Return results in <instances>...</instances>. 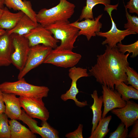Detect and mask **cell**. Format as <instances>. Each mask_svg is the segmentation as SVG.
Instances as JSON below:
<instances>
[{"label":"cell","mask_w":138,"mask_h":138,"mask_svg":"<svg viewBox=\"0 0 138 138\" xmlns=\"http://www.w3.org/2000/svg\"><path fill=\"white\" fill-rule=\"evenodd\" d=\"M104 53L97 55L96 63L89 70V74L100 84L114 90L118 82L127 84L126 72L130 64L128 60L130 53L123 54L117 47L110 48L107 44Z\"/></svg>","instance_id":"6da1fadb"},{"label":"cell","mask_w":138,"mask_h":138,"mask_svg":"<svg viewBox=\"0 0 138 138\" xmlns=\"http://www.w3.org/2000/svg\"><path fill=\"white\" fill-rule=\"evenodd\" d=\"M75 5L67 0H60L56 6L41 9L36 15L37 22L44 27L56 22L68 21L73 14Z\"/></svg>","instance_id":"7a4b0ae2"},{"label":"cell","mask_w":138,"mask_h":138,"mask_svg":"<svg viewBox=\"0 0 138 138\" xmlns=\"http://www.w3.org/2000/svg\"><path fill=\"white\" fill-rule=\"evenodd\" d=\"M0 89L3 93H12L19 97L42 98L47 97L49 91L47 87L27 83L24 77L15 82H3L0 84Z\"/></svg>","instance_id":"3957f363"},{"label":"cell","mask_w":138,"mask_h":138,"mask_svg":"<svg viewBox=\"0 0 138 138\" xmlns=\"http://www.w3.org/2000/svg\"><path fill=\"white\" fill-rule=\"evenodd\" d=\"M68 21L57 22L45 28L50 31L56 39L60 40V45L55 49L58 50L72 51L78 36L79 29L71 26Z\"/></svg>","instance_id":"277c9868"},{"label":"cell","mask_w":138,"mask_h":138,"mask_svg":"<svg viewBox=\"0 0 138 138\" xmlns=\"http://www.w3.org/2000/svg\"><path fill=\"white\" fill-rule=\"evenodd\" d=\"M52 49L41 44L31 47L25 66L20 71L18 79L23 78L31 70L43 63Z\"/></svg>","instance_id":"5b68a950"},{"label":"cell","mask_w":138,"mask_h":138,"mask_svg":"<svg viewBox=\"0 0 138 138\" xmlns=\"http://www.w3.org/2000/svg\"><path fill=\"white\" fill-rule=\"evenodd\" d=\"M82 58L78 53L68 50L52 49L43 63L52 64L55 66L68 68L74 66Z\"/></svg>","instance_id":"8992f818"},{"label":"cell","mask_w":138,"mask_h":138,"mask_svg":"<svg viewBox=\"0 0 138 138\" xmlns=\"http://www.w3.org/2000/svg\"><path fill=\"white\" fill-rule=\"evenodd\" d=\"M11 34L14 49L11 56L12 63L20 71L25 66L30 47L28 39L24 35Z\"/></svg>","instance_id":"52a82bcc"},{"label":"cell","mask_w":138,"mask_h":138,"mask_svg":"<svg viewBox=\"0 0 138 138\" xmlns=\"http://www.w3.org/2000/svg\"><path fill=\"white\" fill-rule=\"evenodd\" d=\"M21 106L26 113L33 118L47 121L49 112L45 107L42 98L19 97Z\"/></svg>","instance_id":"ba28073f"},{"label":"cell","mask_w":138,"mask_h":138,"mask_svg":"<svg viewBox=\"0 0 138 138\" xmlns=\"http://www.w3.org/2000/svg\"><path fill=\"white\" fill-rule=\"evenodd\" d=\"M68 76L72 80L71 86L70 89L65 93L61 95V99L64 101L72 99L74 101L77 106L80 107L87 105V101L81 102L79 101L76 98V95L79 92L77 87V80L81 77L90 76L87 72V69L74 66L69 70Z\"/></svg>","instance_id":"9c48e42d"},{"label":"cell","mask_w":138,"mask_h":138,"mask_svg":"<svg viewBox=\"0 0 138 138\" xmlns=\"http://www.w3.org/2000/svg\"><path fill=\"white\" fill-rule=\"evenodd\" d=\"M24 36L28 39L30 47L41 44L55 49L58 46L57 43L60 42L53 37L50 31L39 24L29 33Z\"/></svg>","instance_id":"30bf717a"},{"label":"cell","mask_w":138,"mask_h":138,"mask_svg":"<svg viewBox=\"0 0 138 138\" xmlns=\"http://www.w3.org/2000/svg\"><path fill=\"white\" fill-rule=\"evenodd\" d=\"M19 120L26 124L32 132L39 135L42 138H59L58 131L51 126L47 121H42L41 126H39L37 124L38 122L28 116L24 110H22Z\"/></svg>","instance_id":"8fae6325"},{"label":"cell","mask_w":138,"mask_h":138,"mask_svg":"<svg viewBox=\"0 0 138 138\" xmlns=\"http://www.w3.org/2000/svg\"><path fill=\"white\" fill-rule=\"evenodd\" d=\"M102 86L104 107L102 118H104L112 110L124 107L126 102L123 100L121 95L116 89L113 90L104 85H102Z\"/></svg>","instance_id":"7c38bea8"},{"label":"cell","mask_w":138,"mask_h":138,"mask_svg":"<svg viewBox=\"0 0 138 138\" xmlns=\"http://www.w3.org/2000/svg\"><path fill=\"white\" fill-rule=\"evenodd\" d=\"M111 111L121 120L126 128L132 125L138 119V104L132 100L126 101L124 107L114 108Z\"/></svg>","instance_id":"4fadbf2b"},{"label":"cell","mask_w":138,"mask_h":138,"mask_svg":"<svg viewBox=\"0 0 138 138\" xmlns=\"http://www.w3.org/2000/svg\"><path fill=\"white\" fill-rule=\"evenodd\" d=\"M112 26L111 29L106 32H97L96 35L106 38L102 43V45L107 44L110 48H115L117 43H121L122 40L127 36L132 34H136L128 29L121 30L118 29L112 18H110Z\"/></svg>","instance_id":"5bb4252c"},{"label":"cell","mask_w":138,"mask_h":138,"mask_svg":"<svg viewBox=\"0 0 138 138\" xmlns=\"http://www.w3.org/2000/svg\"><path fill=\"white\" fill-rule=\"evenodd\" d=\"M103 14L99 15L93 19H85L81 22H78V20L74 22L70 23L72 26L76 27L79 29L78 36L83 35L86 37L88 41L92 37L96 36L97 32L100 31L102 27V24L99 21V20Z\"/></svg>","instance_id":"9a60e30c"},{"label":"cell","mask_w":138,"mask_h":138,"mask_svg":"<svg viewBox=\"0 0 138 138\" xmlns=\"http://www.w3.org/2000/svg\"><path fill=\"white\" fill-rule=\"evenodd\" d=\"M14 50L12 35L5 30L0 36V67L12 64L11 56Z\"/></svg>","instance_id":"2e32d148"},{"label":"cell","mask_w":138,"mask_h":138,"mask_svg":"<svg viewBox=\"0 0 138 138\" xmlns=\"http://www.w3.org/2000/svg\"><path fill=\"white\" fill-rule=\"evenodd\" d=\"M3 95L5 106V113L11 119L19 120L22 112L19 98L12 93H3Z\"/></svg>","instance_id":"e0dca14e"},{"label":"cell","mask_w":138,"mask_h":138,"mask_svg":"<svg viewBox=\"0 0 138 138\" xmlns=\"http://www.w3.org/2000/svg\"><path fill=\"white\" fill-rule=\"evenodd\" d=\"M4 4L9 9L23 12L34 22H37V14L33 9L30 1L26 0H4Z\"/></svg>","instance_id":"ac0fdd59"},{"label":"cell","mask_w":138,"mask_h":138,"mask_svg":"<svg viewBox=\"0 0 138 138\" xmlns=\"http://www.w3.org/2000/svg\"><path fill=\"white\" fill-rule=\"evenodd\" d=\"M24 14L21 11L13 13L9 11L7 7H4L0 18V27L4 29H12L16 25Z\"/></svg>","instance_id":"d6986e66"},{"label":"cell","mask_w":138,"mask_h":138,"mask_svg":"<svg viewBox=\"0 0 138 138\" xmlns=\"http://www.w3.org/2000/svg\"><path fill=\"white\" fill-rule=\"evenodd\" d=\"M38 22L32 20L29 17L24 14L16 25L12 29L6 30L8 34H16L20 35H25L37 26Z\"/></svg>","instance_id":"ffe728a7"},{"label":"cell","mask_w":138,"mask_h":138,"mask_svg":"<svg viewBox=\"0 0 138 138\" xmlns=\"http://www.w3.org/2000/svg\"><path fill=\"white\" fill-rule=\"evenodd\" d=\"M11 130L10 138H36V135L30 129L21 124L16 120H9Z\"/></svg>","instance_id":"44dd1931"},{"label":"cell","mask_w":138,"mask_h":138,"mask_svg":"<svg viewBox=\"0 0 138 138\" xmlns=\"http://www.w3.org/2000/svg\"><path fill=\"white\" fill-rule=\"evenodd\" d=\"M91 95L94 100L93 104L90 107L93 113L91 134L97 127L99 121L102 118V111L101 109L103 100L102 96L99 97L96 90H94Z\"/></svg>","instance_id":"7402d4cb"},{"label":"cell","mask_w":138,"mask_h":138,"mask_svg":"<svg viewBox=\"0 0 138 138\" xmlns=\"http://www.w3.org/2000/svg\"><path fill=\"white\" fill-rule=\"evenodd\" d=\"M115 88L126 102L131 99H138V90L131 85L128 86L123 82H119L116 84Z\"/></svg>","instance_id":"603a6c76"},{"label":"cell","mask_w":138,"mask_h":138,"mask_svg":"<svg viewBox=\"0 0 138 138\" xmlns=\"http://www.w3.org/2000/svg\"><path fill=\"white\" fill-rule=\"evenodd\" d=\"M110 0H86V5L83 7L78 20L94 19L93 9L95 6L101 4L105 6L110 4Z\"/></svg>","instance_id":"cb8c5ba5"},{"label":"cell","mask_w":138,"mask_h":138,"mask_svg":"<svg viewBox=\"0 0 138 138\" xmlns=\"http://www.w3.org/2000/svg\"><path fill=\"white\" fill-rule=\"evenodd\" d=\"M112 117L109 115L102 118L98 125L93 133L88 138H103L109 132L108 127L112 119Z\"/></svg>","instance_id":"d4e9b609"},{"label":"cell","mask_w":138,"mask_h":138,"mask_svg":"<svg viewBox=\"0 0 138 138\" xmlns=\"http://www.w3.org/2000/svg\"><path fill=\"white\" fill-rule=\"evenodd\" d=\"M8 118L5 113L0 114V138H10Z\"/></svg>","instance_id":"484cf974"},{"label":"cell","mask_w":138,"mask_h":138,"mask_svg":"<svg viewBox=\"0 0 138 138\" xmlns=\"http://www.w3.org/2000/svg\"><path fill=\"white\" fill-rule=\"evenodd\" d=\"M116 47L120 52L125 54L128 52L129 53H132L131 57L134 58L138 55V41L129 45H124L121 43L117 44Z\"/></svg>","instance_id":"4316f807"},{"label":"cell","mask_w":138,"mask_h":138,"mask_svg":"<svg viewBox=\"0 0 138 138\" xmlns=\"http://www.w3.org/2000/svg\"><path fill=\"white\" fill-rule=\"evenodd\" d=\"M126 16L127 20V23L124 24V28L130 31L138 33V17L135 15L132 16L125 8Z\"/></svg>","instance_id":"83f0119b"},{"label":"cell","mask_w":138,"mask_h":138,"mask_svg":"<svg viewBox=\"0 0 138 138\" xmlns=\"http://www.w3.org/2000/svg\"><path fill=\"white\" fill-rule=\"evenodd\" d=\"M127 85H130L138 90V73L133 68L128 66L126 69Z\"/></svg>","instance_id":"f1b7e54d"},{"label":"cell","mask_w":138,"mask_h":138,"mask_svg":"<svg viewBox=\"0 0 138 138\" xmlns=\"http://www.w3.org/2000/svg\"><path fill=\"white\" fill-rule=\"evenodd\" d=\"M128 130L124 124L121 122L116 129L110 133L109 138H126L128 137Z\"/></svg>","instance_id":"f546056e"},{"label":"cell","mask_w":138,"mask_h":138,"mask_svg":"<svg viewBox=\"0 0 138 138\" xmlns=\"http://www.w3.org/2000/svg\"><path fill=\"white\" fill-rule=\"evenodd\" d=\"M83 125L79 124L76 129L74 131L67 133L65 135L67 138H83L82 131Z\"/></svg>","instance_id":"4dcf8cb0"},{"label":"cell","mask_w":138,"mask_h":138,"mask_svg":"<svg viewBox=\"0 0 138 138\" xmlns=\"http://www.w3.org/2000/svg\"><path fill=\"white\" fill-rule=\"evenodd\" d=\"M125 8L129 9L130 13L138 14V0H129L125 6Z\"/></svg>","instance_id":"1f68e13d"},{"label":"cell","mask_w":138,"mask_h":138,"mask_svg":"<svg viewBox=\"0 0 138 138\" xmlns=\"http://www.w3.org/2000/svg\"><path fill=\"white\" fill-rule=\"evenodd\" d=\"M131 131L128 134V137L131 138H138V120L136 121L133 124Z\"/></svg>","instance_id":"d6a6232c"},{"label":"cell","mask_w":138,"mask_h":138,"mask_svg":"<svg viewBox=\"0 0 138 138\" xmlns=\"http://www.w3.org/2000/svg\"><path fill=\"white\" fill-rule=\"evenodd\" d=\"M118 5V3L115 5H110V4L106 5L105 6V7L104 8V10L107 12L110 16V18H112L111 16L112 11L114 10H117Z\"/></svg>","instance_id":"836d02e7"},{"label":"cell","mask_w":138,"mask_h":138,"mask_svg":"<svg viewBox=\"0 0 138 138\" xmlns=\"http://www.w3.org/2000/svg\"><path fill=\"white\" fill-rule=\"evenodd\" d=\"M5 106L4 101L3 93L0 89V114L5 113Z\"/></svg>","instance_id":"e575fe53"},{"label":"cell","mask_w":138,"mask_h":138,"mask_svg":"<svg viewBox=\"0 0 138 138\" xmlns=\"http://www.w3.org/2000/svg\"><path fill=\"white\" fill-rule=\"evenodd\" d=\"M4 0H0V8H4Z\"/></svg>","instance_id":"d590c367"},{"label":"cell","mask_w":138,"mask_h":138,"mask_svg":"<svg viewBox=\"0 0 138 138\" xmlns=\"http://www.w3.org/2000/svg\"><path fill=\"white\" fill-rule=\"evenodd\" d=\"M5 31V30L4 29H2L0 27V36L2 34L4 33Z\"/></svg>","instance_id":"8d00e7d4"},{"label":"cell","mask_w":138,"mask_h":138,"mask_svg":"<svg viewBox=\"0 0 138 138\" xmlns=\"http://www.w3.org/2000/svg\"><path fill=\"white\" fill-rule=\"evenodd\" d=\"M3 8H0V18L2 15L3 12Z\"/></svg>","instance_id":"74e56055"}]
</instances>
